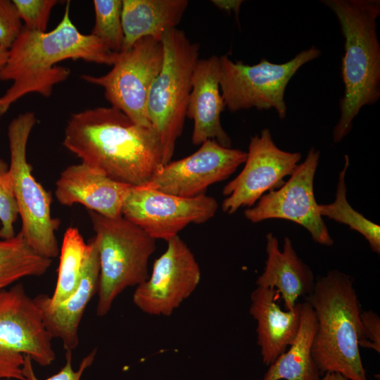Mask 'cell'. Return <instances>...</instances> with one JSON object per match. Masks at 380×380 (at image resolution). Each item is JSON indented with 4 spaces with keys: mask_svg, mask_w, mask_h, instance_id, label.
<instances>
[{
    "mask_svg": "<svg viewBox=\"0 0 380 380\" xmlns=\"http://www.w3.org/2000/svg\"><path fill=\"white\" fill-rule=\"evenodd\" d=\"M0 380H5V379H0Z\"/></svg>",
    "mask_w": 380,
    "mask_h": 380,
    "instance_id": "cell-35",
    "label": "cell"
},
{
    "mask_svg": "<svg viewBox=\"0 0 380 380\" xmlns=\"http://www.w3.org/2000/svg\"><path fill=\"white\" fill-rule=\"evenodd\" d=\"M319 159V151L311 148L289 179L263 195L253 206L246 208L245 217L252 223L269 219L290 220L306 229L315 242L331 246L334 240L319 213L314 194Z\"/></svg>",
    "mask_w": 380,
    "mask_h": 380,
    "instance_id": "cell-12",
    "label": "cell"
},
{
    "mask_svg": "<svg viewBox=\"0 0 380 380\" xmlns=\"http://www.w3.org/2000/svg\"><path fill=\"white\" fill-rule=\"evenodd\" d=\"M122 1V51L143 37L161 42L167 32L176 28L189 4L187 0Z\"/></svg>",
    "mask_w": 380,
    "mask_h": 380,
    "instance_id": "cell-21",
    "label": "cell"
},
{
    "mask_svg": "<svg viewBox=\"0 0 380 380\" xmlns=\"http://www.w3.org/2000/svg\"><path fill=\"white\" fill-rule=\"evenodd\" d=\"M52 338L21 283L0 291V379L25 380V355L50 365L56 359Z\"/></svg>",
    "mask_w": 380,
    "mask_h": 380,
    "instance_id": "cell-9",
    "label": "cell"
},
{
    "mask_svg": "<svg viewBox=\"0 0 380 380\" xmlns=\"http://www.w3.org/2000/svg\"><path fill=\"white\" fill-rule=\"evenodd\" d=\"M246 158V152L208 139L194 153L161 165L147 184L169 194L197 196L210 185L227 179Z\"/></svg>",
    "mask_w": 380,
    "mask_h": 380,
    "instance_id": "cell-15",
    "label": "cell"
},
{
    "mask_svg": "<svg viewBox=\"0 0 380 380\" xmlns=\"http://www.w3.org/2000/svg\"><path fill=\"white\" fill-rule=\"evenodd\" d=\"M88 243L77 227L65 230L60 249V261L56 288L49 301L59 304L69 298L78 288Z\"/></svg>",
    "mask_w": 380,
    "mask_h": 380,
    "instance_id": "cell-24",
    "label": "cell"
},
{
    "mask_svg": "<svg viewBox=\"0 0 380 380\" xmlns=\"http://www.w3.org/2000/svg\"><path fill=\"white\" fill-rule=\"evenodd\" d=\"M161 42L163 65L149 91L146 109L160 138L163 165L172 160L183 131L199 45L177 28L167 32Z\"/></svg>",
    "mask_w": 380,
    "mask_h": 380,
    "instance_id": "cell-6",
    "label": "cell"
},
{
    "mask_svg": "<svg viewBox=\"0 0 380 380\" xmlns=\"http://www.w3.org/2000/svg\"><path fill=\"white\" fill-rule=\"evenodd\" d=\"M320 55L318 48L311 46L284 63L262 58L253 65L221 56L220 87L226 107L232 112L274 109L280 119L285 118L284 94L289 81L303 65Z\"/></svg>",
    "mask_w": 380,
    "mask_h": 380,
    "instance_id": "cell-8",
    "label": "cell"
},
{
    "mask_svg": "<svg viewBox=\"0 0 380 380\" xmlns=\"http://www.w3.org/2000/svg\"><path fill=\"white\" fill-rule=\"evenodd\" d=\"M336 15L344 38L341 74L344 86L340 118L332 131L338 143L350 132L361 109L380 97L379 0H323Z\"/></svg>",
    "mask_w": 380,
    "mask_h": 380,
    "instance_id": "cell-3",
    "label": "cell"
},
{
    "mask_svg": "<svg viewBox=\"0 0 380 380\" xmlns=\"http://www.w3.org/2000/svg\"><path fill=\"white\" fill-rule=\"evenodd\" d=\"M316 319L312 355L321 374L368 380L360 353L361 308L353 279L337 270L316 279L305 298Z\"/></svg>",
    "mask_w": 380,
    "mask_h": 380,
    "instance_id": "cell-4",
    "label": "cell"
},
{
    "mask_svg": "<svg viewBox=\"0 0 380 380\" xmlns=\"http://www.w3.org/2000/svg\"><path fill=\"white\" fill-rule=\"evenodd\" d=\"M213 4L218 8L226 11L227 12H234L238 14L242 1H225V0H213Z\"/></svg>",
    "mask_w": 380,
    "mask_h": 380,
    "instance_id": "cell-32",
    "label": "cell"
},
{
    "mask_svg": "<svg viewBox=\"0 0 380 380\" xmlns=\"http://www.w3.org/2000/svg\"><path fill=\"white\" fill-rule=\"evenodd\" d=\"M63 145L82 163L130 186L148 183L162 165L156 130L137 124L111 106L72 114L65 128Z\"/></svg>",
    "mask_w": 380,
    "mask_h": 380,
    "instance_id": "cell-1",
    "label": "cell"
},
{
    "mask_svg": "<svg viewBox=\"0 0 380 380\" xmlns=\"http://www.w3.org/2000/svg\"><path fill=\"white\" fill-rule=\"evenodd\" d=\"M89 215L100 265L96 315L103 317L124 290L147 280L156 240L122 215L107 217L92 211Z\"/></svg>",
    "mask_w": 380,
    "mask_h": 380,
    "instance_id": "cell-5",
    "label": "cell"
},
{
    "mask_svg": "<svg viewBox=\"0 0 380 380\" xmlns=\"http://www.w3.org/2000/svg\"><path fill=\"white\" fill-rule=\"evenodd\" d=\"M119 53L111 51L99 38L81 33L70 18V2L66 1L63 16L49 32L23 27L8 49L0 80L11 85L0 96V118L24 96L36 93L49 97L55 85L65 81L68 68L57 65L68 59L113 65Z\"/></svg>",
    "mask_w": 380,
    "mask_h": 380,
    "instance_id": "cell-2",
    "label": "cell"
},
{
    "mask_svg": "<svg viewBox=\"0 0 380 380\" xmlns=\"http://www.w3.org/2000/svg\"><path fill=\"white\" fill-rule=\"evenodd\" d=\"M164 57L160 41L151 37L137 41L119 53L112 69L101 76L82 75L85 82L103 88L111 107L124 113L137 124L153 127L147 114L151 87L159 74Z\"/></svg>",
    "mask_w": 380,
    "mask_h": 380,
    "instance_id": "cell-10",
    "label": "cell"
},
{
    "mask_svg": "<svg viewBox=\"0 0 380 380\" xmlns=\"http://www.w3.org/2000/svg\"><path fill=\"white\" fill-rule=\"evenodd\" d=\"M95 23L91 34L111 51L121 53L124 46L122 0H94Z\"/></svg>",
    "mask_w": 380,
    "mask_h": 380,
    "instance_id": "cell-26",
    "label": "cell"
},
{
    "mask_svg": "<svg viewBox=\"0 0 380 380\" xmlns=\"http://www.w3.org/2000/svg\"><path fill=\"white\" fill-rule=\"evenodd\" d=\"M267 260L257 286L274 289L282 299L286 310L293 309L300 297L310 295L315 278L311 268L297 255L291 239L286 236L283 248L272 233L266 235Z\"/></svg>",
    "mask_w": 380,
    "mask_h": 380,
    "instance_id": "cell-20",
    "label": "cell"
},
{
    "mask_svg": "<svg viewBox=\"0 0 380 380\" xmlns=\"http://www.w3.org/2000/svg\"><path fill=\"white\" fill-rule=\"evenodd\" d=\"M300 159V153L279 148L270 130L262 129L251 138L241 172L223 188L222 211L231 215L241 208L253 206L263 195L280 187Z\"/></svg>",
    "mask_w": 380,
    "mask_h": 380,
    "instance_id": "cell-13",
    "label": "cell"
},
{
    "mask_svg": "<svg viewBox=\"0 0 380 380\" xmlns=\"http://www.w3.org/2000/svg\"><path fill=\"white\" fill-rule=\"evenodd\" d=\"M18 217V209L15 199L8 165L0 158V238L15 236L14 225Z\"/></svg>",
    "mask_w": 380,
    "mask_h": 380,
    "instance_id": "cell-27",
    "label": "cell"
},
{
    "mask_svg": "<svg viewBox=\"0 0 380 380\" xmlns=\"http://www.w3.org/2000/svg\"><path fill=\"white\" fill-rule=\"evenodd\" d=\"M8 56V49L0 46V72L5 65Z\"/></svg>",
    "mask_w": 380,
    "mask_h": 380,
    "instance_id": "cell-34",
    "label": "cell"
},
{
    "mask_svg": "<svg viewBox=\"0 0 380 380\" xmlns=\"http://www.w3.org/2000/svg\"><path fill=\"white\" fill-rule=\"evenodd\" d=\"M36 123V115L30 111L18 115L10 122L8 172L22 221L20 232L37 253L51 260L60 251L56 236L60 220L51 216V194L33 176L27 160V141Z\"/></svg>",
    "mask_w": 380,
    "mask_h": 380,
    "instance_id": "cell-7",
    "label": "cell"
},
{
    "mask_svg": "<svg viewBox=\"0 0 380 380\" xmlns=\"http://www.w3.org/2000/svg\"><path fill=\"white\" fill-rule=\"evenodd\" d=\"M51 265V260L37 253L20 232L0 238V291L22 278L43 275Z\"/></svg>",
    "mask_w": 380,
    "mask_h": 380,
    "instance_id": "cell-23",
    "label": "cell"
},
{
    "mask_svg": "<svg viewBox=\"0 0 380 380\" xmlns=\"http://www.w3.org/2000/svg\"><path fill=\"white\" fill-rule=\"evenodd\" d=\"M132 186L113 180L81 163L68 166L59 175L55 197L64 206L84 205L107 217L122 216L124 201Z\"/></svg>",
    "mask_w": 380,
    "mask_h": 380,
    "instance_id": "cell-17",
    "label": "cell"
},
{
    "mask_svg": "<svg viewBox=\"0 0 380 380\" xmlns=\"http://www.w3.org/2000/svg\"><path fill=\"white\" fill-rule=\"evenodd\" d=\"M96 351V348L93 349L82 359L79 369L74 371L72 367V351L65 350V364L58 373L46 380H80L84 370L90 367L94 361ZM32 361L29 355H24V362L22 367L24 379L25 380H39L35 375Z\"/></svg>",
    "mask_w": 380,
    "mask_h": 380,
    "instance_id": "cell-29",
    "label": "cell"
},
{
    "mask_svg": "<svg viewBox=\"0 0 380 380\" xmlns=\"http://www.w3.org/2000/svg\"><path fill=\"white\" fill-rule=\"evenodd\" d=\"M23 25L12 1L0 0V46L9 49Z\"/></svg>",
    "mask_w": 380,
    "mask_h": 380,
    "instance_id": "cell-30",
    "label": "cell"
},
{
    "mask_svg": "<svg viewBox=\"0 0 380 380\" xmlns=\"http://www.w3.org/2000/svg\"><path fill=\"white\" fill-rule=\"evenodd\" d=\"M153 262L147 280L136 287L132 300L142 312L169 316L195 291L201 277L199 265L186 243L177 236Z\"/></svg>",
    "mask_w": 380,
    "mask_h": 380,
    "instance_id": "cell-14",
    "label": "cell"
},
{
    "mask_svg": "<svg viewBox=\"0 0 380 380\" xmlns=\"http://www.w3.org/2000/svg\"><path fill=\"white\" fill-rule=\"evenodd\" d=\"M319 380H348L341 374L335 372H328L323 374Z\"/></svg>",
    "mask_w": 380,
    "mask_h": 380,
    "instance_id": "cell-33",
    "label": "cell"
},
{
    "mask_svg": "<svg viewBox=\"0 0 380 380\" xmlns=\"http://www.w3.org/2000/svg\"><path fill=\"white\" fill-rule=\"evenodd\" d=\"M349 157L345 156V164L338 175L336 198L329 204H319L322 217H327L336 222L346 224L350 229L362 234L367 241L371 250L380 253V227L370 221L350 205L346 198V175L349 167Z\"/></svg>",
    "mask_w": 380,
    "mask_h": 380,
    "instance_id": "cell-25",
    "label": "cell"
},
{
    "mask_svg": "<svg viewBox=\"0 0 380 380\" xmlns=\"http://www.w3.org/2000/svg\"><path fill=\"white\" fill-rule=\"evenodd\" d=\"M362 338L359 347L380 353V318L373 310L361 311Z\"/></svg>",
    "mask_w": 380,
    "mask_h": 380,
    "instance_id": "cell-31",
    "label": "cell"
},
{
    "mask_svg": "<svg viewBox=\"0 0 380 380\" xmlns=\"http://www.w3.org/2000/svg\"><path fill=\"white\" fill-rule=\"evenodd\" d=\"M217 208L216 199L205 194L182 197L146 184L131 187L122 215L155 240L168 241L189 224H203L212 219Z\"/></svg>",
    "mask_w": 380,
    "mask_h": 380,
    "instance_id": "cell-11",
    "label": "cell"
},
{
    "mask_svg": "<svg viewBox=\"0 0 380 380\" xmlns=\"http://www.w3.org/2000/svg\"><path fill=\"white\" fill-rule=\"evenodd\" d=\"M24 27L30 30L46 32L53 7L56 0H13Z\"/></svg>",
    "mask_w": 380,
    "mask_h": 380,
    "instance_id": "cell-28",
    "label": "cell"
},
{
    "mask_svg": "<svg viewBox=\"0 0 380 380\" xmlns=\"http://www.w3.org/2000/svg\"><path fill=\"white\" fill-rule=\"evenodd\" d=\"M220 57L198 59L191 79L186 117L193 120L191 141L201 145L208 139L231 147L232 140L223 129L220 115L226 107L220 87Z\"/></svg>",
    "mask_w": 380,
    "mask_h": 380,
    "instance_id": "cell-18",
    "label": "cell"
},
{
    "mask_svg": "<svg viewBox=\"0 0 380 380\" xmlns=\"http://www.w3.org/2000/svg\"><path fill=\"white\" fill-rule=\"evenodd\" d=\"M301 303L300 322L296 338L270 366L262 380H319L321 374L312 355L316 319L310 304Z\"/></svg>",
    "mask_w": 380,
    "mask_h": 380,
    "instance_id": "cell-22",
    "label": "cell"
},
{
    "mask_svg": "<svg viewBox=\"0 0 380 380\" xmlns=\"http://www.w3.org/2000/svg\"><path fill=\"white\" fill-rule=\"evenodd\" d=\"M279 297L274 289L261 286L251 294L249 313L257 322V344L267 366L287 350L300 327L301 303L283 310L277 303Z\"/></svg>",
    "mask_w": 380,
    "mask_h": 380,
    "instance_id": "cell-19",
    "label": "cell"
},
{
    "mask_svg": "<svg viewBox=\"0 0 380 380\" xmlns=\"http://www.w3.org/2000/svg\"><path fill=\"white\" fill-rule=\"evenodd\" d=\"M99 258L93 237L88 243L80 282L77 290L65 300L53 305L49 296L39 294L33 300L44 324L52 338H60L65 350L72 351L79 344L78 329L86 307L98 291Z\"/></svg>",
    "mask_w": 380,
    "mask_h": 380,
    "instance_id": "cell-16",
    "label": "cell"
}]
</instances>
